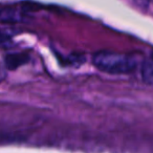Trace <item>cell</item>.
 I'll return each instance as SVG.
<instances>
[{
	"label": "cell",
	"instance_id": "cell-1",
	"mask_svg": "<svg viewBox=\"0 0 153 153\" xmlns=\"http://www.w3.org/2000/svg\"><path fill=\"white\" fill-rule=\"evenodd\" d=\"M94 64L101 71L112 74L132 72L136 67V61L131 56L110 51H101L94 56Z\"/></svg>",
	"mask_w": 153,
	"mask_h": 153
},
{
	"label": "cell",
	"instance_id": "cell-2",
	"mask_svg": "<svg viewBox=\"0 0 153 153\" xmlns=\"http://www.w3.org/2000/svg\"><path fill=\"white\" fill-rule=\"evenodd\" d=\"M28 62V57L24 53H10L5 57V67L7 69H16Z\"/></svg>",
	"mask_w": 153,
	"mask_h": 153
},
{
	"label": "cell",
	"instance_id": "cell-3",
	"mask_svg": "<svg viewBox=\"0 0 153 153\" xmlns=\"http://www.w3.org/2000/svg\"><path fill=\"white\" fill-rule=\"evenodd\" d=\"M142 78L146 84L153 86V60H147L143 63Z\"/></svg>",
	"mask_w": 153,
	"mask_h": 153
},
{
	"label": "cell",
	"instance_id": "cell-4",
	"mask_svg": "<svg viewBox=\"0 0 153 153\" xmlns=\"http://www.w3.org/2000/svg\"><path fill=\"white\" fill-rule=\"evenodd\" d=\"M19 14L16 11H11V10H7V11L1 13V19L4 21H16L19 19Z\"/></svg>",
	"mask_w": 153,
	"mask_h": 153
},
{
	"label": "cell",
	"instance_id": "cell-5",
	"mask_svg": "<svg viewBox=\"0 0 153 153\" xmlns=\"http://www.w3.org/2000/svg\"><path fill=\"white\" fill-rule=\"evenodd\" d=\"M5 76H7V71H5V68L3 67L1 64H0V83L4 80Z\"/></svg>",
	"mask_w": 153,
	"mask_h": 153
},
{
	"label": "cell",
	"instance_id": "cell-6",
	"mask_svg": "<svg viewBox=\"0 0 153 153\" xmlns=\"http://www.w3.org/2000/svg\"><path fill=\"white\" fill-rule=\"evenodd\" d=\"M7 37H9V34H7V33H4V32H2V30H0V42H2L3 40H5Z\"/></svg>",
	"mask_w": 153,
	"mask_h": 153
},
{
	"label": "cell",
	"instance_id": "cell-7",
	"mask_svg": "<svg viewBox=\"0 0 153 153\" xmlns=\"http://www.w3.org/2000/svg\"><path fill=\"white\" fill-rule=\"evenodd\" d=\"M152 1H153V0H152Z\"/></svg>",
	"mask_w": 153,
	"mask_h": 153
}]
</instances>
